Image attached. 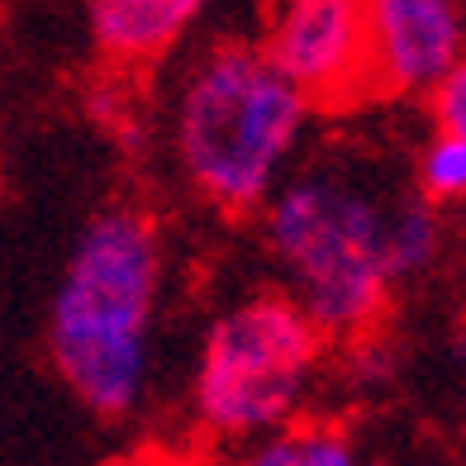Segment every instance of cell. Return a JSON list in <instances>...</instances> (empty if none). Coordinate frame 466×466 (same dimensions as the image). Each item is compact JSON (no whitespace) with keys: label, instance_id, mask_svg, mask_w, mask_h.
<instances>
[{"label":"cell","instance_id":"9c48e42d","mask_svg":"<svg viewBox=\"0 0 466 466\" xmlns=\"http://www.w3.org/2000/svg\"><path fill=\"white\" fill-rule=\"evenodd\" d=\"M414 196H423L429 205H466V143L448 138V134H433L419 153L414 167Z\"/></svg>","mask_w":466,"mask_h":466},{"label":"cell","instance_id":"5b68a950","mask_svg":"<svg viewBox=\"0 0 466 466\" xmlns=\"http://www.w3.org/2000/svg\"><path fill=\"white\" fill-rule=\"evenodd\" d=\"M258 44L314 110H343L371 96L367 0H267Z\"/></svg>","mask_w":466,"mask_h":466},{"label":"cell","instance_id":"6da1fadb","mask_svg":"<svg viewBox=\"0 0 466 466\" xmlns=\"http://www.w3.org/2000/svg\"><path fill=\"white\" fill-rule=\"evenodd\" d=\"M167 290V233L153 209L115 200L72 238L53 286L44 352L81 410L129 423L153 390V338Z\"/></svg>","mask_w":466,"mask_h":466},{"label":"cell","instance_id":"277c9868","mask_svg":"<svg viewBox=\"0 0 466 466\" xmlns=\"http://www.w3.org/2000/svg\"><path fill=\"white\" fill-rule=\"evenodd\" d=\"M329 338L286 290H252L209 319L190 376V414L215 442L286 433L309 405Z\"/></svg>","mask_w":466,"mask_h":466},{"label":"cell","instance_id":"ba28073f","mask_svg":"<svg viewBox=\"0 0 466 466\" xmlns=\"http://www.w3.org/2000/svg\"><path fill=\"white\" fill-rule=\"evenodd\" d=\"M442 209L423 196H395L390 205V228H386V258L395 286H410L429 277L442 258Z\"/></svg>","mask_w":466,"mask_h":466},{"label":"cell","instance_id":"30bf717a","mask_svg":"<svg viewBox=\"0 0 466 466\" xmlns=\"http://www.w3.org/2000/svg\"><path fill=\"white\" fill-rule=\"evenodd\" d=\"M295 466H362V452L343 429L309 423V429H295Z\"/></svg>","mask_w":466,"mask_h":466},{"label":"cell","instance_id":"8fae6325","mask_svg":"<svg viewBox=\"0 0 466 466\" xmlns=\"http://www.w3.org/2000/svg\"><path fill=\"white\" fill-rule=\"evenodd\" d=\"M429 110H433L438 134L466 143V62H457V67L429 91Z\"/></svg>","mask_w":466,"mask_h":466},{"label":"cell","instance_id":"7a4b0ae2","mask_svg":"<svg viewBox=\"0 0 466 466\" xmlns=\"http://www.w3.org/2000/svg\"><path fill=\"white\" fill-rule=\"evenodd\" d=\"M314 105L252 38H215L181 67L167 105L177 177L224 219H248L295 167Z\"/></svg>","mask_w":466,"mask_h":466},{"label":"cell","instance_id":"52a82bcc","mask_svg":"<svg viewBox=\"0 0 466 466\" xmlns=\"http://www.w3.org/2000/svg\"><path fill=\"white\" fill-rule=\"evenodd\" d=\"M215 0H86V25L105 62L153 67L186 44Z\"/></svg>","mask_w":466,"mask_h":466},{"label":"cell","instance_id":"3957f363","mask_svg":"<svg viewBox=\"0 0 466 466\" xmlns=\"http://www.w3.org/2000/svg\"><path fill=\"white\" fill-rule=\"evenodd\" d=\"M395 196L343 157L290 167L258 209L262 243L286 277V295L329 343H357L380 329L395 300L386 258Z\"/></svg>","mask_w":466,"mask_h":466},{"label":"cell","instance_id":"8992f818","mask_svg":"<svg viewBox=\"0 0 466 466\" xmlns=\"http://www.w3.org/2000/svg\"><path fill=\"white\" fill-rule=\"evenodd\" d=\"M371 96L419 100L466 62L461 0H367Z\"/></svg>","mask_w":466,"mask_h":466},{"label":"cell","instance_id":"7c38bea8","mask_svg":"<svg viewBox=\"0 0 466 466\" xmlns=\"http://www.w3.org/2000/svg\"><path fill=\"white\" fill-rule=\"evenodd\" d=\"M224 466H295V429L258 438V442H243V452L233 461H224Z\"/></svg>","mask_w":466,"mask_h":466},{"label":"cell","instance_id":"4fadbf2b","mask_svg":"<svg viewBox=\"0 0 466 466\" xmlns=\"http://www.w3.org/2000/svg\"><path fill=\"white\" fill-rule=\"evenodd\" d=\"M452 357H457L461 386H466V314H461V319H457V333H452Z\"/></svg>","mask_w":466,"mask_h":466}]
</instances>
